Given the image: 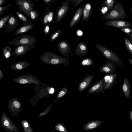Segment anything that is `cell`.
Listing matches in <instances>:
<instances>
[{"label":"cell","instance_id":"1","mask_svg":"<svg viewBox=\"0 0 132 132\" xmlns=\"http://www.w3.org/2000/svg\"><path fill=\"white\" fill-rule=\"evenodd\" d=\"M39 59L43 62L51 65H68L69 64L68 58H63L50 51L44 52L40 57Z\"/></svg>","mask_w":132,"mask_h":132},{"label":"cell","instance_id":"2","mask_svg":"<svg viewBox=\"0 0 132 132\" xmlns=\"http://www.w3.org/2000/svg\"><path fill=\"white\" fill-rule=\"evenodd\" d=\"M95 46L107 60L117 65L122 68H124V64L123 62L114 52L99 44H95Z\"/></svg>","mask_w":132,"mask_h":132},{"label":"cell","instance_id":"3","mask_svg":"<svg viewBox=\"0 0 132 132\" xmlns=\"http://www.w3.org/2000/svg\"><path fill=\"white\" fill-rule=\"evenodd\" d=\"M128 17L122 4L118 1L113 9L104 15L102 19L110 20L124 19L127 18Z\"/></svg>","mask_w":132,"mask_h":132},{"label":"cell","instance_id":"4","mask_svg":"<svg viewBox=\"0 0 132 132\" xmlns=\"http://www.w3.org/2000/svg\"><path fill=\"white\" fill-rule=\"evenodd\" d=\"M37 40L32 35L26 34L18 36L8 42L11 45L17 46L20 45H35Z\"/></svg>","mask_w":132,"mask_h":132},{"label":"cell","instance_id":"5","mask_svg":"<svg viewBox=\"0 0 132 132\" xmlns=\"http://www.w3.org/2000/svg\"><path fill=\"white\" fill-rule=\"evenodd\" d=\"M15 2L19 11L30 19V12L34 10L35 5L30 0H15Z\"/></svg>","mask_w":132,"mask_h":132},{"label":"cell","instance_id":"6","mask_svg":"<svg viewBox=\"0 0 132 132\" xmlns=\"http://www.w3.org/2000/svg\"><path fill=\"white\" fill-rule=\"evenodd\" d=\"M71 0H66L62 2L55 12V17L57 23H59L67 15L70 7V3Z\"/></svg>","mask_w":132,"mask_h":132},{"label":"cell","instance_id":"7","mask_svg":"<svg viewBox=\"0 0 132 132\" xmlns=\"http://www.w3.org/2000/svg\"><path fill=\"white\" fill-rule=\"evenodd\" d=\"M9 111L14 117L18 116L22 109L21 102L17 97L11 98L7 104Z\"/></svg>","mask_w":132,"mask_h":132},{"label":"cell","instance_id":"8","mask_svg":"<svg viewBox=\"0 0 132 132\" xmlns=\"http://www.w3.org/2000/svg\"><path fill=\"white\" fill-rule=\"evenodd\" d=\"M12 80L21 85L34 83L36 85L43 84L36 76L31 74L21 75L13 79Z\"/></svg>","mask_w":132,"mask_h":132},{"label":"cell","instance_id":"9","mask_svg":"<svg viewBox=\"0 0 132 132\" xmlns=\"http://www.w3.org/2000/svg\"><path fill=\"white\" fill-rule=\"evenodd\" d=\"M1 123L3 128L7 132H21L5 112L2 114Z\"/></svg>","mask_w":132,"mask_h":132},{"label":"cell","instance_id":"10","mask_svg":"<svg viewBox=\"0 0 132 132\" xmlns=\"http://www.w3.org/2000/svg\"><path fill=\"white\" fill-rule=\"evenodd\" d=\"M57 50L64 56L68 58L73 55L71 51V45L66 40H63L59 42L57 44Z\"/></svg>","mask_w":132,"mask_h":132},{"label":"cell","instance_id":"11","mask_svg":"<svg viewBox=\"0 0 132 132\" xmlns=\"http://www.w3.org/2000/svg\"><path fill=\"white\" fill-rule=\"evenodd\" d=\"M105 84L104 79L103 78L91 85L86 94L88 95L97 94L100 93H103L104 89Z\"/></svg>","mask_w":132,"mask_h":132},{"label":"cell","instance_id":"12","mask_svg":"<svg viewBox=\"0 0 132 132\" xmlns=\"http://www.w3.org/2000/svg\"><path fill=\"white\" fill-rule=\"evenodd\" d=\"M106 26L120 28L131 27L132 24L129 22L122 20H110L106 21L105 23Z\"/></svg>","mask_w":132,"mask_h":132},{"label":"cell","instance_id":"13","mask_svg":"<svg viewBox=\"0 0 132 132\" xmlns=\"http://www.w3.org/2000/svg\"><path fill=\"white\" fill-rule=\"evenodd\" d=\"M11 16L8 20L7 24L3 29H6L3 33L7 32H11L16 29L19 24V20L16 18L13 14L11 13Z\"/></svg>","mask_w":132,"mask_h":132},{"label":"cell","instance_id":"14","mask_svg":"<svg viewBox=\"0 0 132 132\" xmlns=\"http://www.w3.org/2000/svg\"><path fill=\"white\" fill-rule=\"evenodd\" d=\"M94 78V75L88 74L86 75L79 82L78 89L79 92H82L87 88L90 86Z\"/></svg>","mask_w":132,"mask_h":132},{"label":"cell","instance_id":"15","mask_svg":"<svg viewBox=\"0 0 132 132\" xmlns=\"http://www.w3.org/2000/svg\"><path fill=\"white\" fill-rule=\"evenodd\" d=\"M35 45H20L17 46L14 51V55L17 56L23 55L29 53L31 50L35 48Z\"/></svg>","mask_w":132,"mask_h":132},{"label":"cell","instance_id":"16","mask_svg":"<svg viewBox=\"0 0 132 132\" xmlns=\"http://www.w3.org/2000/svg\"><path fill=\"white\" fill-rule=\"evenodd\" d=\"M34 26L33 22L31 20H27L16 29L14 34L18 35L27 32L31 30Z\"/></svg>","mask_w":132,"mask_h":132},{"label":"cell","instance_id":"17","mask_svg":"<svg viewBox=\"0 0 132 132\" xmlns=\"http://www.w3.org/2000/svg\"><path fill=\"white\" fill-rule=\"evenodd\" d=\"M54 17V14L52 11L50 10V7L47 6L45 11L44 13L43 17L41 20L43 27L47 24L51 25Z\"/></svg>","mask_w":132,"mask_h":132},{"label":"cell","instance_id":"18","mask_svg":"<svg viewBox=\"0 0 132 132\" xmlns=\"http://www.w3.org/2000/svg\"><path fill=\"white\" fill-rule=\"evenodd\" d=\"M116 65L107 60L100 68V72L106 74L114 73L116 71Z\"/></svg>","mask_w":132,"mask_h":132},{"label":"cell","instance_id":"19","mask_svg":"<svg viewBox=\"0 0 132 132\" xmlns=\"http://www.w3.org/2000/svg\"><path fill=\"white\" fill-rule=\"evenodd\" d=\"M93 12L92 4L89 3H87L84 4L83 9L82 16L80 23L87 21Z\"/></svg>","mask_w":132,"mask_h":132},{"label":"cell","instance_id":"20","mask_svg":"<svg viewBox=\"0 0 132 132\" xmlns=\"http://www.w3.org/2000/svg\"><path fill=\"white\" fill-rule=\"evenodd\" d=\"M74 51L75 54L78 56H85L88 53L87 46L84 42L79 43L76 46Z\"/></svg>","mask_w":132,"mask_h":132},{"label":"cell","instance_id":"21","mask_svg":"<svg viewBox=\"0 0 132 132\" xmlns=\"http://www.w3.org/2000/svg\"><path fill=\"white\" fill-rule=\"evenodd\" d=\"M84 5L80 7L77 11L71 20L69 27L71 28L75 26L82 16V13Z\"/></svg>","mask_w":132,"mask_h":132},{"label":"cell","instance_id":"22","mask_svg":"<svg viewBox=\"0 0 132 132\" xmlns=\"http://www.w3.org/2000/svg\"><path fill=\"white\" fill-rule=\"evenodd\" d=\"M102 123V121L99 120H95L89 121L83 126V130L85 131L97 128L100 127Z\"/></svg>","mask_w":132,"mask_h":132},{"label":"cell","instance_id":"23","mask_svg":"<svg viewBox=\"0 0 132 132\" xmlns=\"http://www.w3.org/2000/svg\"><path fill=\"white\" fill-rule=\"evenodd\" d=\"M30 65V64L27 61L18 62L11 65L9 67L14 70H23Z\"/></svg>","mask_w":132,"mask_h":132},{"label":"cell","instance_id":"24","mask_svg":"<svg viewBox=\"0 0 132 132\" xmlns=\"http://www.w3.org/2000/svg\"><path fill=\"white\" fill-rule=\"evenodd\" d=\"M122 89L125 97L126 99L129 98L131 93V86L128 79L125 78L122 86Z\"/></svg>","mask_w":132,"mask_h":132},{"label":"cell","instance_id":"25","mask_svg":"<svg viewBox=\"0 0 132 132\" xmlns=\"http://www.w3.org/2000/svg\"><path fill=\"white\" fill-rule=\"evenodd\" d=\"M117 75V73H110V78L108 81L105 84L104 89V92L107 90L112 88L116 82Z\"/></svg>","mask_w":132,"mask_h":132},{"label":"cell","instance_id":"26","mask_svg":"<svg viewBox=\"0 0 132 132\" xmlns=\"http://www.w3.org/2000/svg\"><path fill=\"white\" fill-rule=\"evenodd\" d=\"M14 53V52L12 51V47L6 45L3 48L2 50V54L4 58L8 60Z\"/></svg>","mask_w":132,"mask_h":132},{"label":"cell","instance_id":"27","mask_svg":"<svg viewBox=\"0 0 132 132\" xmlns=\"http://www.w3.org/2000/svg\"><path fill=\"white\" fill-rule=\"evenodd\" d=\"M116 2V0H103L101 5L102 6H106L108 8V11H109L114 7Z\"/></svg>","mask_w":132,"mask_h":132},{"label":"cell","instance_id":"28","mask_svg":"<svg viewBox=\"0 0 132 132\" xmlns=\"http://www.w3.org/2000/svg\"><path fill=\"white\" fill-rule=\"evenodd\" d=\"M21 124L24 132H34L31 126L26 119H24L22 120Z\"/></svg>","mask_w":132,"mask_h":132},{"label":"cell","instance_id":"29","mask_svg":"<svg viewBox=\"0 0 132 132\" xmlns=\"http://www.w3.org/2000/svg\"><path fill=\"white\" fill-rule=\"evenodd\" d=\"M68 92V89L66 87L62 88L57 94L54 103H55L59 100L66 94Z\"/></svg>","mask_w":132,"mask_h":132},{"label":"cell","instance_id":"30","mask_svg":"<svg viewBox=\"0 0 132 132\" xmlns=\"http://www.w3.org/2000/svg\"><path fill=\"white\" fill-rule=\"evenodd\" d=\"M11 16V14H8L5 15L3 17L0 18V29L4 28L6 26V24Z\"/></svg>","mask_w":132,"mask_h":132},{"label":"cell","instance_id":"31","mask_svg":"<svg viewBox=\"0 0 132 132\" xmlns=\"http://www.w3.org/2000/svg\"><path fill=\"white\" fill-rule=\"evenodd\" d=\"M62 32V28L58 29L54 32L51 36L49 39V41L51 42L56 40L60 36Z\"/></svg>","mask_w":132,"mask_h":132},{"label":"cell","instance_id":"32","mask_svg":"<svg viewBox=\"0 0 132 132\" xmlns=\"http://www.w3.org/2000/svg\"><path fill=\"white\" fill-rule=\"evenodd\" d=\"M94 63V61L92 59L86 57L81 61L80 65L82 66H89L93 65Z\"/></svg>","mask_w":132,"mask_h":132},{"label":"cell","instance_id":"33","mask_svg":"<svg viewBox=\"0 0 132 132\" xmlns=\"http://www.w3.org/2000/svg\"><path fill=\"white\" fill-rule=\"evenodd\" d=\"M39 16V14L38 12L34 9L30 12V19H31L32 21H36Z\"/></svg>","mask_w":132,"mask_h":132},{"label":"cell","instance_id":"34","mask_svg":"<svg viewBox=\"0 0 132 132\" xmlns=\"http://www.w3.org/2000/svg\"><path fill=\"white\" fill-rule=\"evenodd\" d=\"M55 130L59 132H68L64 126L61 123L56 124L55 127Z\"/></svg>","mask_w":132,"mask_h":132},{"label":"cell","instance_id":"35","mask_svg":"<svg viewBox=\"0 0 132 132\" xmlns=\"http://www.w3.org/2000/svg\"><path fill=\"white\" fill-rule=\"evenodd\" d=\"M124 41L126 47L128 51L132 54V44L126 38H124Z\"/></svg>","mask_w":132,"mask_h":132},{"label":"cell","instance_id":"36","mask_svg":"<svg viewBox=\"0 0 132 132\" xmlns=\"http://www.w3.org/2000/svg\"><path fill=\"white\" fill-rule=\"evenodd\" d=\"M11 6V4H9L4 6H0V16L3 15L5 11H7Z\"/></svg>","mask_w":132,"mask_h":132},{"label":"cell","instance_id":"37","mask_svg":"<svg viewBox=\"0 0 132 132\" xmlns=\"http://www.w3.org/2000/svg\"><path fill=\"white\" fill-rule=\"evenodd\" d=\"M55 103H53L47 107L43 112L40 113L38 115L39 116L42 117L47 115L50 112L52 106L54 105Z\"/></svg>","mask_w":132,"mask_h":132},{"label":"cell","instance_id":"38","mask_svg":"<svg viewBox=\"0 0 132 132\" xmlns=\"http://www.w3.org/2000/svg\"><path fill=\"white\" fill-rule=\"evenodd\" d=\"M18 17L24 22L27 20V18L23 14H22L19 11H18L15 13Z\"/></svg>","mask_w":132,"mask_h":132},{"label":"cell","instance_id":"39","mask_svg":"<svg viewBox=\"0 0 132 132\" xmlns=\"http://www.w3.org/2000/svg\"><path fill=\"white\" fill-rule=\"evenodd\" d=\"M122 32L127 35L132 33V28L125 27L119 29Z\"/></svg>","mask_w":132,"mask_h":132},{"label":"cell","instance_id":"40","mask_svg":"<svg viewBox=\"0 0 132 132\" xmlns=\"http://www.w3.org/2000/svg\"><path fill=\"white\" fill-rule=\"evenodd\" d=\"M43 28V31L45 34L46 35L49 34L51 31L50 25L49 24H46Z\"/></svg>","mask_w":132,"mask_h":132},{"label":"cell","instance_id":"41","mask_svg":"<svg viewBox=\"0 0 132 132\" xmlns=\"http://www.w3.org/2000/svg\"><path fill=\"white\" fill-rule=\"evenodd\" d=\"M108 11V8L106 6H102L100 9V13L104 15Z\"/></svg>","mask_w":132,"mask_h":132},{"label":"cell","instance_id":"42","mask_svg":"<svg viewBox=\"0 0 132 132\" xmlns=\"http://www.w3.org/2000/svg\"><path fill=\"white\" fill-rule=\"evenodd\" d=\"M43 2L44 5H47L50 7H51V4L54 3V0H44Z\"/></svg>","mask_w":132,"mask_h":132},{"label":"cell","instance_id":"43","mask_svg":"<svg viewBox=\"0 0 132 132\" xmlns=\"http://www.w3.org/2000/svg\"><path fill=\"white\" fill-rule=\"evenodd\" d=\"M84 0H71V2H74L73 6L76 7Z\"/></svg>","mask_w":132,"mask_h":132},{"label":"cell","instance_id":"44","mask_svg":"<svg viewBox=\"0 0 132 132\" xmlns=\"http://www.w3.org/2000/svg\"><path fill=\"white\" fill-rule=\"evenodd\" d=\"M4 76L1 69H0V80H1Z\"/></svg>","mask_w":132,"mask_h":132},{"label":"cell","instance_id":"45","mask_svg":"<svg viewBox=\"0 0 132 132\" xmlns=\"http://www.w3.org/2000/svg\"><path fill=\"white\" fill-rule=\"evenodd\" d=\"M6 2V0H0V6L3 5Z\"/></svg>","mask_w":132,"mask_h":132},{"label":"cell","instance_id":"46","mask_svg":"<svg viewBox=\"0 0 132 132\" xmlns=\"http://www.w3.org/2000/svg\"><path fill=\"white\" fill-rule=\"evenodd\" d=\"M129 116L130 118V119L132 122V111H130L129 113Z\"/></svg>","mask_w":132,"mask_h":132},{"label":"cell","instance_id":"47","mask_svg":"<svg viewBox=\"0 0 132 132\" xmlns=\"http://www.w3.org/2000/svg\"><path fill=\"white\" fill-rule=\"evenodd\" d=\"M127 36H128L129 37V38L130 39V40L132 42V33L128 35Z\"/></svg>","mask_w":132,"mask_h":132},{"label":"cell","instance_id":"48","mask_svg":"<svg viewBox=\"0 0 132 132\" xmlns=\"http://www.w3.org/2000/svg\"><path fill=\"white\" fill-rule=\"evenodd\" d=\"M128 61L129 63L132 65V59H129Z\"/></svg>","mask_w":132,"mask_h":132},{"label":"cell","instance_id":"49","mask_svg":"<svg viewBox=\"0 0 132 132\" xmlns=\"http://www.w3.org/2000/svg\"><path fill=\"white\" fill-rule=\"evenodd\" d=\"M130 13L132 15V7H131L130 8Z\"/></svg>","mask_w":132,"mask_h":132},{"label":"cell","instance_id":"50","mask_svg":"<svg viewBox=\"0 0 132 132\" xmlns=\"http://www.w3.org/2000/svg\"><path fill=\"white\" fill-rule=\"evenodd\" d=\"M36 1L37 2H39V0H34Z\"/></svg>","mask_w":132,"mask_h":132},{"label":"cell","instance_id":"51","mask_svg":"<svg viewBox=\"0 0 132 132\" xmlns=\"http://www.w3.org/2000/svg\"><path fill=\"white\" fill-rule=\"evenodd\" d=\"M54 132V130H52V131H49V132Z\"/></svg>","mask_w":132,"mask_h":132}]
</instances>
